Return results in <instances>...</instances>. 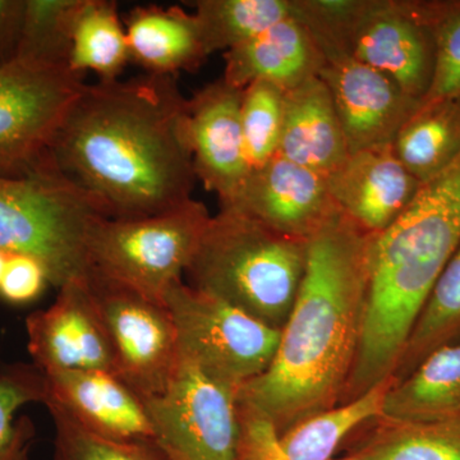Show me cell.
<instances>
[{"label":"cell","instance_id":"cell-15","mask_svg":"<svg viewBox=\"0 0 460 460\" xmlns=\"http://www.w3.org/2000/svg\"><path fill=\"white\" fill-rule=\"evenodd\" d=\"M242 93L220 78L198 91L187 105L196 177L217 193L222 206L235 199L251 172L242 132Z\"/></svg>","mask_w":460,"mask_h":460},{"label":"cell","instance_id":"cell-11","mask_svg":"<svg viewBox=\"0 0 460 460\" xmlns=\"http://www.w3.org/2000/svg\"><path fill=\"white\" fill-rule=\"evenodd\" d=\"M348 54L422 102L435 71V40L420 0H366Z\"/></svg>","mask_w":460,"mask_h":460},{"label":"cell","instance_id":"cell-1","mask_svg":"<svg viewBox=\"0 0 460 460\" xmlns=\"http://www.w3.org/2000/svg\"><path fill=\"white\" fill-rule=\"evenodd\" d=\"M189 99L174 75L84 84L50 146L59 172L105 219L168 213L192 199Z\"/></svg>","mask_w":460,"mask_h":460},{"label":"cell","instance_id":"cell-17","mask_svg":"<svg viewBox=\"0 0 460 460\" xmlns=\"http://www.w3.org/2000/svg\"><path fill=\"white\" fill-rule=\"evenodd\" d=\"M45 402L62 408L93 434L118 441L155 443L153 425L140 396L108 371L42 372Z\"/></svg>","mask_w":460,"mask_h":460},{"label":"cell","instance_id":"cell-29","mask_svg":"<svg viewBox=\"0 0 460 460\" xmlns=\"http://www.w3.org/2000/svg\"><path fill=\"white\" fill-rule=\"evenodd\" d=\"M81 0H25L16 56L69 66L71 30Z\"/></svg>","mask_w":460,"mask_h":460},{"label":"cell","instance_id":"cell-35","mask_svg":"<svg viewBox=\"0 0 460 460\" xmlns=\"http://www.w3.org/2000/svg\"><path fill=\"white\" fill-rule=\"evenodd\" d=\"M239 411L242 420L239 460H289L281 447L279 434L271 422L241 405Z\"/></svg>","mask_w":460,"mask_h":460},{"label":"cell","instance_id":"cell-12","mask_svg":"<svg viewBox=\"0 0 460 460\" xmlns=\"http://www.w3.org/2000/svg\"><path fill=\"white\" fill-rule=\"evenodd\" d=\"M56 301L26 319L27 349L33 365L47 371H108L114 352L89 280L60 287Z\"/></svg>","mask_w":460,"mask_h":460},{"label":"cell","instance_id":"cell-16","mask_svg":"<svg viewBox=\"0 0 460 460\" xmlns=\"http://www.w3.org/2000/svg\"><path fill=\"white\" fill-rule=\"evenodd\" d=\"M326 181L341 213L368 234L389 228L422 184L399 162L393 146L349 154Z\"/></svg>","mask_w":460,"mask_h":460},{"label":"cell","instance_id":"cell-7","mask_svg":"<svg viewBox=\"0 0 460 460\" xmlns=\"http://www.w3.org/2000/svg\"><path fill=\"white\" fill-rule=\"evenodd\" d=\"M165 305L177 330L180 356L238 392L277 353L280 330L181 280L166 293Z\"/></svg>","mask_w":460,"mask_h":460},{"label":"cell","instance_id":"cell-23","mask_svg":"<svg viewBox=\"0 0 460 460\" xmlns=\"http://www.w3.org/2000/svg\"><path fill=\"white\" fill-rule=\"evenodd\" d=\"M350 436L347 456L357 460H460V420L405 422L376 419Z\"/></svg>","mask_w":460,"mask_h":460},{"label":"cell","instance_id":"cell-30","mask_svg":"<svg viewBox=\"0 0 460 460\" xmlns=\"http://www.w3.org/2000/svg\"><path fill=\"white\" fill-rule=\"evenodd\" d=\"M284 90L257 81L242 93L241 123L251 171L278 155L283 126Z\"/></svg>","mask_w":460,"mask_h":460},{"label":"cell","instance_id":"cell-22","mask_svg":"<svg viewBox=\"0 0 460 460\" xmlns=\"http://www.w3.org/2000/svg\"><path fill=\"white\" fill-rule=\"evenodd\" d=\"M393 150L420 183L447 171L460 157V98L422 102L396 135Z\"/></svg>","mask_w":460,"mask_h":460},{"label":"cell","instance_id":"cell-18","mask_svg":"<svg viewBox=\"0 0 460 460\" xmlns=\"http://www.w3.org/2000/svg\"><path fill=\"white\" fill-rule=\"evenodd\" d=\"M224 60L223 80L241 90L257 81L289 90L319 75L325 63L313 36L293 17L226 51Z\"/></svg>","mask_w":460,"mask_h":460},{"label":"cell","instance_id":"cell-37","mask_svg":"<svg viewBox=\"0 0 460 460\" xmlns=\"http://www.w3.org/2000/svg\"><path fill=\"white\" fill-rule=\"evenodd\" d=\"M8 253L0 250V280H2L3 272H4L5 263H7Z\"/></svg>","mask_w":460,"mask_h":460},{"label":"cell","instance_id":"cell-24","mask_svg":"<svg viewBox=\"0 0 460 460\" xmlns=\"http://www.w3.org/2000/svg\"><path fill=\"white\" fill-rule=\"evenodd\" d=\"M394 377L345 402L296 423L279 435L289 460H332L348 438L371 420L380 419Z\"/></svg>","mask_w":460,"mask_h":460},{"label":"cell","instance_id":"cell-9","mask_svg":"<svg viewBox=\"0 0 460 460\" xmlns=\"http://www.w3.org/2000/svg\"><path fill=\"white\" fill-rule=\"evenodd\" d=\"M84 75L39 58L16 56L0 66V172L25 174L49 155Z\"/></svg>","mask_w":460,"mask_h":460},{"label":"cell","instance_id":"cell-10","mask_svg":"<svg viewBox=\"0 0 460 460\" xmlns=\"http://www.w3.org/2000/svg\"><path fill=\"white\" fill-rule=\"evenodd\" d=\"M87 280L113 347L115 376L142 401L164 392L180 363L168 307L95 275Z\"/></svg>","mask_w":460,"mask_h":460},{"label":"cell","instance_id":"cell-31","mask_svg":"<svg viewBox=\"0 0 460 460\" xmlns=\"http://www.w3.org/2000/svg\"><path fill=\"white\" fill-rule=\"evenodd\" d=\"M53 419V460H166L155 443L118 441L83 428L53 402H45Z\"/></svg>","mask_w":460,"mask_h":460},{"label":"cell","instance_id":"cell-34","mask_svg":"<svg viewBox=\"0 0 460 460\" xmlns=\"http://www.w3.org/2000/svg\"><path fill=\"white\" fill-rule=\"evenodd\" d=\"M50 284L47 269L35 257L8 253L0 280V296L9 305H25L38 301Z\"/></svg>","mask_w":460,"mask_h":460},{"label":"cell","instance_id":"cell-13","mask_svg":"<svg viewBox=\"0 0 460 460\" xmlns=\"http://www.w3.org/2000/svg\"><path fill=\"white\" fill-rule=\"evenodd\" d=\"M319 77L332 95L349 154L393 146L422 104L387 75L348 54L325 59Z\"/></svg>","mask_w":460,"mask_h":460},{"label":"cell","instance_id":"cell-28","mask_svg":"<svg viewBox=\"0 0 460 460\" xmlns=\"http://www.w3.org/2000/svg\"><path fill=\"white\" fill-rule=\"evenodd\" d=\"M47 398L42 372L35 365L17 363L0 371V460H30L36 429L18 411Z\"/></svg>","mask_w":460,"mask_h":460},{"label":"cell","instance_id":"cell-27","mask_svg":"<svg viewBox=\"0 0 460 460\" xmlns=\"http://www.w3.org/2000/svg\"><path fill=\"white\" fill-rule=\"evenodd\" d=\"M460 337V243L454 251L411 330L396 380L408 374L432 350Z\"/></svg>","mask_w":460,"mask_h":460},{"label":"cell","instance_id":"cell-32","mask_svg":"<svg viewBox=\"0 0 460 460\" xmlns=\"http://www.w3.org/2000/svg\"><path fill=\"white\" fill-rule=\"evenodd\" d=\"M435 40V71L422 102L460 98V0H420Z\"/></svg>","mask_w":460,"mask_h":460},{"label":"cell","instance_id":"cell-4","mask_svg":"<svg viewBox=\"0 0 460 460\" xmlns=\"http://www.w3.org/2000/svg\"><path fill=\"white\" fill-rule=\"evenodd\" d=\"M305 260L307 241L222 208L208 220L186 275L195 289L281 330L304 279Z\"/></svg>","mask_w":460,"mask_h":460},{"label":"cell","instance_id":"cell-2","mask_svg":"<svg viewBox=\"0 0 460 460\" xmlns=\"http://www.w3.org/2000/svg\"><path fill=\"white\" fill-rule=\"evenodd\" d=\"M372 235L339 213L307 241L304 279L274 358L238 404L281 435L341 402L365 320Z\"/></svg>","mask_w":460,"mask_h":460},{"label":"cell","instance_id":"cell-21","mask_svg":"<svg viewBox=\"0 0 460 460\" xmlns=\"http://www.w3.org/2000/svg\"><path fill=\"white\" fill-rule=\"evenodd\" d=\"M383 417L405 422L460 420V337L436 348L407 376L394 377Z\"/></svg>","mask_w":460,"mask_h":460},{"label":"cell","instance_id":"cell-25","mask_svg":"<svg viewBox=\"0 0 460 460\" xmlns=\"http://www.w3.org/2000/svg\"><path fill=\"white\" fill-rule=\"evenodd\" d=\"M129 62L131 51L117 3L81 0L71 30L72 71L84 75L91 71L99 81H113Z\"/></svg>","mask_w":460,"mask_h":460},{"label":"cell","instance_id":"cell-5","mask_svg":"<svg viewBox=\"0 0 460 460\" xmlns=\"http://www.w3.org/2000/svg\"><path fill=\"white\" fill-rule=\"evenodd\" d=\"M102 217L50 153L25 174L0 172V250L35 257L58 289L89 277L90 233Z\"/></svg>","mask_w":460,"mask_h":460},{"label":"cell","instance_id":"cell-8","mask_svg":"<svg viewBox=\"0 0 460 460\" xmlns=\"http://www.w3.org/2000/svg\"><path fill=\"white\" fill-rule=\"evenodd\" d=\"M166 460H239L238 390L180 356L164 392L144 401Z\"/></svg>","mask_w":460,"mask_h":460},{"label":"cell","instance_id":"cell-36","mask_svg":"<svg viewBox=\"0 0 460 460\" xmlns=\"http://www.w3.org/2000/svg\"><path fill=\"white\" fill-rule=\"evenodd\" d=\"M25 0H0V66L16 57Z\"/></svg>","mask_w":460,"mask_h":460},{"label":"cell","instance_id":"cell-14","mask_svg":"<svg viewBox=\"0 0 460 460\" xmlns=\"http://www.w3.org/2000/svg\"><path fill=\"white\" fill-rule=\"evenodd\" d=\"M222 208L302 241L341 213L326 177L279 155L251 171L235 199Z\"/></svg>","mask_w":460,"mask_h":460},{"label":"cell","instance_id":"cell-6","mask_svg":"<svg viewBox=\"0 0 460 460\" xmlns=\"http://www.w3.org/2000/svg\"><path fill=\"white\" fill-rule=\"evenodd\" d=\"M210 217L195 199L153 217H102L90 233L89 275L165 305L166 293L186 274Z\"/></svg>","mask_w":460,"mask_h":460},{"label":"cell","instance_id":"cell-19","mask_svg":"<svg viewBox=\"0 0 460 460\" xmlns=\"http://www.w3.org/2000/svg\"><path fill=\"white\" fill-rule=\"evenodd\" d=\"M278 155L323 177L349 155L332 95L319 75L284 91Z\"/></svg>","mask_w":460,"mask_h":460},{"label":"cell","instance_id":"cell-33","mask_svg":"<svg viewBox=\"0 0 460 460\" xmlns=\"http://www.w3.org/2000/svg\"><path fill=\"white\" fill-rule=\"evenodd\" d=\"M366 0H292V17L310 32L323 59L348 54ZM349 56V54H348Z\"/></svg>","mask_w":460,"mask_h":460},{"label":"cell","instance_id":"cell-3","mask_svg":"<svg viewBox=\"0 0 460 460\" xmlns=\"http://www.w3.org/2000/svg\"><path fill=\"white\" fill-rule=\"evenodd\" d=\"M460 243V157L420 184L389 228L372 235L358 354L341 402L394 376L429 293Z\"/></svg>","mask_w":460,"mask_h":460},{"label":"cell","instance_id":"cell-26","mask_svg":"<svg viewBox=\"0 0 460 460\" xmlns=\"http://www.w3.org/2000/svg\"><path fill=\"white\" fill-rule=\"evenodd\" d=\"M195 4L208 54L228 51L292 17V0H199Z\"/></svg>","mask_w":460,"mask_h":460},{"label":"cell","instance_id":"cell-38","mask_svg":"<svg viewBox=\"0 0 460 460\" xmlns=\"http://www.w3.org/2000/svg\"><path fill=\"white\" fill-rule=\"evenodd\" d=\"M332 460H357V459L349 458V456H344V458H339V459L335 458Z\"/></svg>","mask_w":460,"mask_h":460},{"label":"cell","instance_id":"cell-20","mask_svg":"<svg viewBox=\"0 0 460 460\" xmlns=\"http://www.w3.org/2000/svg\"><path fill=\"white\" fill-rule=\"evenodd\" d=\"M124 27L131 60L146 74L175 77L181 71H195L210 56L195 14L177 5L133 8Z\"/></svg>","mask_w":460,"mask_h":460}]
</instances>
